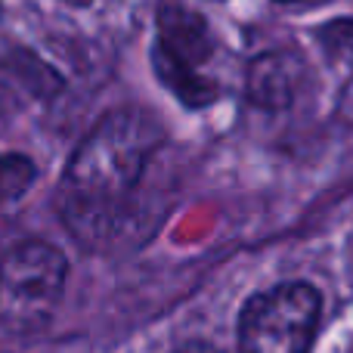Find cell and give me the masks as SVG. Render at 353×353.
Instances as JSON below:
<instances>
[{
	"label": "cell",
	"mask_w": 353,
	"mask_h": 353,
	"mask_svg": "<svg viewBox=\"0 0 353 353\" xmlns=\"http://www.w3.org/2000/svg\"><path fill=\"white\" fill-rule=\"evenodd\" d=\"M62 3H68V6H90L93 0H62Z\"/></svg>",
	"instance_id": "cell-11"
},
{
	"label": "cell",
	"mask_w": 353,
	"mask_h": 353,
	"mask_svg": "<svg viewBox=\"0 0 353 353\" xmlns=\"http://www.w3.org/2000/svg\"><path fill=\"white\" fill-rule=\"evenodd\" d=\"M341 115L353 118V84L347 87V93H344V99H341Z\"/></svg>",
	"instance_id": "cell-10"
},
{
	"label": "cell",
	"mask_w": 353,
	"mask_h": 353,
	"mask_svg": "<svg viewBox=\"0 0 353 353\" xmlns=\"http://www.w3.org/2000/svg\"><path fill=\"white\" fill-rule=\"evenodd\" d=\"M37 180V165L22 152L0 155V205L19 201Z\"/></svg>",
	"instance_id": "cell-7"
},
{
	"label": "cell",
	"mask_w": 353,
	"mask_h": 353,
	"mask_svg": "<svg viewBox=\"0 0 353 353\" xmlns=\"http://www.w3.org/2000/svg\"><path fill=\"white\" fill-rule=\"evenodd\" d=\"M161 140V124L143 109L109 112L81 140L59 186L62 217L81 242H99L109 236Z\"/></svg>",
	"instance_id": "cell-1"
},
{
	"label": "cell",
	"mask_w": 353,
	"mask_h": 353,
	"mask_svg": "<svg viewBox=\"0 0 353 353\" xmlns=\"http://www.w3.org/2000/svg\"><path fill=\"white\" fill-rule=\"evenodd\" d=\"M316 41L332 65L353 74V19H332L316 28Z\"/></svg>",
	"instance_id": "cell-8"
},
{
	"label": "cell",
	"mask_w": 353,
	"mask_h": 353,
	"mask_svg": "<svg viewBox=\"0 0 353 353\" xmlns=\"http://www.w3.org/2000/svg\"><path fill=\"white\" fill-rule=\"evenodd\" d=\"M279 3H294V0H279Z\"/></svg>",
	"instance_id": "cell-12"
},
{
	"label": "cell",
	"mask_w": 353,
	"mask_h": 353,
	"mask_svg": "<svg viewBox=\"0 0 353 353\" xmlns=\"http://www.w3.org/2000/svg\"><path fill=\"white\" fill-rule=\"evenodd\" d=\"M155 19H159V41H155V47L171 53L174 59L199 68L214 53L211 31H208V22L199 12L186 10L180 3H161Z\"/></svg>",
	"instance_id": "cell-5"
},
{
	"label": "cell",
	"mask_w": 353,
	"mask_h": 353,
	"mask_svg": "<svg viewBox=\"0 0 353 353\" xmlns=\"http://www.w3.org/2000/svg\"><path fill=\"white\" fill-rule=\"evenodd\" d=\"M152 68L155 78L180 99L186 109H201V105H211L217 99V84L208 78H201L192 65L174 59L171 53H165L161 47H152Z\"/></svg>",
	"instance_id": "cell-6"
},
{
	"label": "cell",
	"mask_w": 353,
	"mask_h": 353,
	"mask_svg": "<svg viewBox=\"0 0 353 353\" xmlns=\"http://www.w3.org/2000/svg\"><path fill=\"white\" fill-rule=\"evenodd\" d=\"M174 353H223V350L211 347V344H201V341H192V344H183V347H180V350H174Z\"/></svg>",
	"instance_id": "cell-9"
},
{
	"label": "cell",
	"mask_w": 353,
	"mask_h": 353,
	"mask_svg": "<svg viewBox=\"0 0 353 353\" xmlns=\"http://www.w3.org/2000/svg\"><path fill=\"white\" fill-rule=\"evenodd\" d=\"M304 81V65L294 53H263L248 68V99L261 109L279 112L288 109L298 97V87Z\"/></svg>",
	"instance_id": "cell-4"
},
{
	"label": "cell",
	"mask_w": 353,
	"mask_h": 353,
	"mask_svg": "<svg viewBox=\"0 0 353 353\" xmlns=\"http://www.w3.org/2000/svg\"><path fill=\"white\" fill-rule=\"evenodd\" d=\"M323 294L310 282H282L248 298L239 316V353H310Z\"/></svg>",
	"instance_id": "cell-2"
},
{
	"label": "cell",
	"mask_w": 353,
	"mask_h": 353,
	"mask_svg": "<svg viewBox=\"0 0 353 353\" xmlns=\"http://www.w3.org/2000/svg\"><path fill=\"white\" fill-rule=\"evenodd\" d=\"M68 276L56 245L28 239L0 257V319L19 332H34L53 316Z\"/></svg>",
	"instance_id": "cell-3"
}]
</instances>
